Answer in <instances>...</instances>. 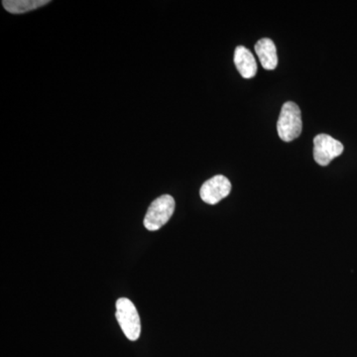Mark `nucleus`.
Here are the masks:
<instances>
[{"label": "nucleus", "mask_w": 357, "mask_h": 357, "mask_svg": "<svg viewBox=\"0 0 357 357\" xmlns=\"http://www.w3.org/2000/svg\"><path fill=\"white\" fill-rule=\"evenodd\" d=\"M302 114L300 107L293 102L284 103L282 107L277 131L279 137L285 142H291L299 137L302 133Z\"/></svg>", "instance_id": "obj_1"}, {"label": "nucleus", "mask_w": 357, "mask_h": 357, "mask_svg": "<svg viewBox=\"0 0 357 357\" xmlns=\"http://www.w3.org/2000/svg\"><path fill=\"white\" fill-rule=\"evenodd\" d=\"M116 319L122 332L131 342L140 337L141 323L137 309L128 298H121L116 302Z\"/></svg>", "instance_id": "obj_2"}, {"label": "nucleus", "mask_w": 357, "mask_h": 357, "mask_svg": "<svg viewBox=\"0 0 357 357\" xmlns=\"http://www.w3.org/2000/svg\"><path fill=\"white\" fill-rule=\"evenodd\" d=\"M175 211V199L170 195H163L150 204L144 218V227L150 231L163 227L172 218Z\"/></svg>", "instance_id": "obj_3"}, {"label": "nucleus", "mask_w": 357, "mask_h": 357, "mask_svg": "<svg viewBox=\"0 0 357 357\" xmlns=\"http://www.w3.org/2000/svg\"><path fill=\"white\" fill-rule=\"evenodd\" d=\"M344 145L328 134H319L314 139V159L319 166H328L344 152Z\"/></svg>", "instance_id": "obj_4"}, {"label": "nucleus", "mask_w": 357, "mask_h": 357, "mask_svg": "<svg viewBox=\"0 0 357 357\" xmlns=\"http://www.w3.org/2000/svg\"><path fill=\"white\" fill-rule=\"evenodd\" d=\"M231 191L229 178L222 175L215 176L206 181L199 190V196L204 203L215 204L227 198Z\"/></svg>", "instance_id": "obj_5"}, {"label": "nucleus", "mask_w": 357, "mask_h": 357, "mask_svg": "<svg viewBox=\"0 0 357 357\" xmlns=\"http://www.w3.org/2000/svg\"><path fill=\"white\" fill-rule=\"evenodd\" d=\"M234 64L244 79H252L257 73L255 56L245 47H236L234 51Z\"/></svg>", "instance_id": "obj_6"}, {"label": "nucleus", "mask_w": 357, "mask_h": 357, "mask_svg": "<svg viewBox=\"0 0 357 357\" xmlns=\"http://www.w3.org/2000/svg\"><path fill=\"white\" fill-rule=\"evenodd\" d=\"M255 52L265 70L276 69L278 65V57H277L276 46L271 39L259 40L255 45Z\"/></svg>", "instance_id": "obj_7"}, {"label": "nucleus", "mask_w": 357, "mask_h": 357, "mask_svg": "<svg viewBox=\"0 0 357 357\" xmlns=\"http://www.w3.org/2000/svg\"><path fill=\"white\" fill-rule=\"evenodd\" d=\"M50 3L49 0H4L2 6L8 13L22 14Z\"/></svg>", "instance_id": "obj_8"}]
</instances>
